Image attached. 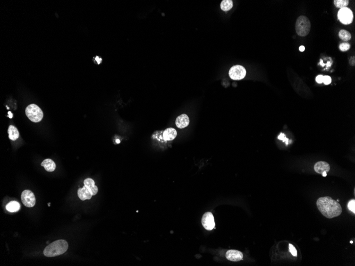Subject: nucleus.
Masks as SVG:
<instances>
[{
	"instance_id": "f8f14e48",
	"label": "nucleus",
	"mask_w": 355,
	"mask_h": 266,
	"mask_svg": "<svg viewBox=\"0 0 355 266\" xmlns=\"http://www.w3.org/2000/svg\"><path fill=\"white\" fill-rule=\"evenodd\" d=\"M78 196L80 199L84 201L91 199L93 195L90 190L84 185L83 188H80L78 190Z\"/></svg>"
},
{
	"instance_id": "dca6fc26",
	"label": "nucleus",
	"mask_w": 355,
	"mask_h": 266,
	"mask_svg": "<svg viewBox=\"0 0 355 266\" xmlns=\"http://www.w3.org/2000/svg\"><path fill=\"white\" fill-rule=\"evenodd\" d=\"M6 210L11 213H15L18 211L20 209V205L18 202L13 201L8 203L6 206Z\"/></svg>"
},
{
	"instance_id": "cd10ccee",
	"label": "nucleus",
	"mask_w": 355,
	"mask_h": 266,
	"mask_svg": "<svg viewBox=\"0 0 355 266\" xmlns=\"http://www.w3.org/2000/svg\"><path fill=\"white\" fill-rule=\"evenodd\" d=\"M305 46H300L299 47V51H300V52H303L305 51Z\"/></svg>"
},
{
	"instance_id": "6e6552de",
	"label": "nucleus",
	"mask_w": 355,
	"mask_h": 266,
	"mask_svg": "<svg viewBox=\"0 0 355 266\" xmlns=\"http://www.w3.org/2000/svg\"><path fill=\"white\" fill-rule=\"evenodd\" d=\"M203 226L205 229L208 231L212 230L214 228V218L213 214L210 212H207L203 216L202 219Z\"/></svg>"
},
{
	"instance_id": "a211bd4d",
	"label": "nucleus",
	"mask_w": 355,
	"mask_h": 266,
	"mask_svg": "<svg viewBox=\"0 0 355 266\" xmlns=\"http://www.w3.org/2000/svg\"><path fill=\"white\" fill-rule=\"evenodd\" d=\"M339 36L341 40L344 41H348L351 39L352 35L349 31L346 30H341L339 33Z\"/></svg>"
},
{
	"instance_id": "c9c22d12",
	"label": "nucleus",
	"mask_w": 355,
	"mask_h": 266,
	"mask_svg": "<svg viewBox=\"0 0 355 266\" xmlns=\"http://www.w3.org/2000/svg\"><path fill=\"white\" fill-rule=\"evenodd\" d=\"M350 243H353V242H352V241H350Z\"/></svg>"
},
{
	"instance_id": "f257e3e1",
	"label": "nucleus",
	"mask_w": 355,
	"mask_h": 266,
	"mask_svg": "<svg viewBox=\"0 0 355 266\" xmlns=\"http://www.w3.org/2000/svg\"><path fill=\"white\" fill-rule=\"evenodd\" d=\"M316 205L322 214L328 218L338 217L342 213V208L340 204L330 197L320 198L317 201Z\"/></svg>"
},
{
	"instance_id": "1a4fd4ad",
	"label": "nucleus",
	"mask_w": 355,
	"mask_h": 266,
	"mask_svg": "<svg viewBox=\"0 0 355 266\" xmlns=\"http://www.w3.org/2000/svg\"><path fill=\"white\" fill-rule=\"evenodd\" d=\"M226 257L228 260L231 261H239L242 260L243 254L242 252L235 250H230L227 251Z\"/></svg>"
},
{
	"instance_id": "aec40b11",
	"label": "nucleus",
	"mask_w": 355,
	"mask_h": 266,
	"mask_svg": "<svg viewBox=\"0 0 355 266\" xmlns=\"http://www.w3.org/2000/svg\"><path fill=\"white\" fill-rule=\"evenodd\" d=\"M84 185L87 187L89 190L95 185L94 181L90 178H88L85 179L84 180Z\"/></svg>"
},
{
	"instance_id": "7ed1b4c3",
	"label": "nucleus",
	"mask_w": 355,
	"mask_h": 266,
	"mask_svg": "<svg viewBox=\"0 0 355 266\" xmlns=\"http://www.w3.org/2000/svg\"><path fill=\"white\" fill-rule=\"evenodd\" d=\"M311 25L309 19L304 15H301L297 19L296 23V31L297 34L302 37L306 36L310 31Z\"/></svg>"
},
{
	"instance_id": "a878e982",
	"label": "nucleus",
	"mask_w": 355,
	"mask_h": 266,
	"mask_svg": "<svg viewBox=\"0 0 355 266\" xmlns=\"http://www.w3.org/2000/svg\"><path fill=\"white\" fill-rule=\"evenodd\" d=\"M285 135H283V134H282V133H281V135H279V137H278V138H279V139H282V140H284V141H285H285H287V144H288V142H287V141H288V139H287V138H284V137H285Z\"/></svg>"
},
{
	"instance_id": "c756f323",
	"label": "nucleus",
	"mask_w": 355,
	"mask_h": 266,
	"mask_svg": "<svg viewBox=\"0 0 355 266\" xmlns=\"http://www.w3.org/2000/svg\"><path fill=\"white\" fill-rule=\"evenodd\" d=\"M8 114H9V118H10V119L13 118V114L11 113V112H8Z\"/></svg>"
},
{
	"instance_id": "9d476101",
	"label": "nucleus",
	"mask_w": 355,
	"mask_h": 266,
	"mask_svg": "<svg viewBox=\"0 0 355 266\" xmlns=\"http://www.w3.org/2000/svg\"><path fill=\"white\" fill-rule=\"evenodd\" d=\"M189 122V117L186 114H183L178 116L175 120V124L178 128H184L188 126Z\"/></svg>"
},
{
	"instance_id": "72a5a7b5",
	"label": "nucleus",
	"mask_w": 355,
	"mask_h": 266,
	"mask_svg": "<svg viewBox=\"0 0 355 266\" xmlns=\"http://www.w3.org/2000/svg\"><path fill=\"white\" fill-rule=\"evenodd\" d=\"M50 205H51V203H48V206H49V207H50Z\"/></svg>"
},
{
	"instance_id": "473e14b6",
	"label": "nucleus",
	"mask_w": 355,
	"mask_h": 266,
	"mask_svg": "<svg viewBox=\"0 0 355 266\" xmlns=\"http://www.w3.org/2000/svg\"><path fill=\"white\" fill-rule=\"evenodd\" d=\"M326 65H327V67H330L331 65V63L330 62L328 61V63L326 64Z\"/></svg>"
},
{
	"instance_id": "f704fd0d",
	"label": "nucleus",
	"mask_w": 355,
	"mask_h": 266,
	"mask_svg": "<svg viewBox=\"0 0 355 266\" xmlns=\"http://www.w3.org/2000/svg\"><path fill=\"white\" fill-rule=\"evenodd\" d=\"M116 141H117V143H119L120 142L119 140H116Z\"/></svg>"
},
{
	"instance_id": "39448f33",
	"label": "nucleus",
	"mask_w": 355,
	"mask_h": 266,
	"mask_svg": "<svg viewBox=\"0 0 355 266\" xmlns=\"http://www.w3.org/2000/svg\"><path fill=\"white\" fill-rule=\"evenodd\" d=\"M338 17L340 22L344 25H349L353 22V13L352 11L347 7L340 9L338 11Z\"/></svg>"
},
{
	"instance_id": "c85d7f7f",
	"label": "nucleus",
	"mask_w": 355,
	"mask_h": 266,
	"mask_svg": "<svg viewBox=\"0 0 355 266\" xmlns=\"http://www.w3.org/2000/svg\"><path fill=\"white\" fill-rule=\"evenodd\" d=\"M96 60L98 62V64H100L101 63V62L102 61V58H99L98 56H97L96 58Z\"/></svg>"
},
{
	"instance_id": "7c9ffc66",
	"label": "nucleus",
	"mask_w": 355,
	"mask_h": 266,
	"mask_svg": "<svg viewBox=\"0 0 355 266\" xmlns=\"http://www.w3.org/2000/svg\"><path fill=\"white\" fill-rule=\"evenodd\" d=\"M320 65H321V66H322V67H324V66L325 65V64L323 63V60H321V61H320Z\"/></svg>"
},
{
	"instance_id": "bb28decb",
	"label": "nucleus",
	"mask_w": 355,
	"mask_h": 266,
	"mask_svg": "<svg viewBox=\"0 0 355 266\" xmlns=\"http://www.w3.org/2000/svg\"><path fill=\"white\" fill-rule=\"evenodd\" d=\"M349 63L352 65H355V57H352L350 58V60L349 61Z\"/></svg>"
},
{
	"instance_id": "4468645a",
	"label": "nucleus",
	"mask_w": 355,
	"mask_h": 266,
	"mask_svg": "<svg viewBox=\"0 0 355 266\" xmlns=\"http://www.w3.org/2000/svg\"><path fill=\"white\" fill-rule=\"evenodd\" d=\"M41 166H43L46 171L52 172L55 169L56 165L52 159H46L44 160L41 163Z\"/></svg>"
},
{
	"instance_id": "f03ea898",
	"label": "nucleus",
	"mask_w": 355,
	"mask_h": 266,
	"mask_svg": "<svg viewBox=\"0 0 355 266\" xmlns=\"http://www.w3.org/2000/svg\"><path fill=\"white\" fill-rule=\"evenodd\" d=\"M68 249L67 242L63 240H59L48 245L45 248L43 253L45 257H56L64 253Z\"/></svg>"
},
{
	"instance_id": "4be33fe9",
	"label": "nucleus",
	"mask_w": 355,
	"mask_h": 266,
	"mask_svg": "<svg viewBox=\"0 0 355 266\" xmlns=\"http://www.w3.org/2000/svg\"><path fill=\"white\" fill-rule=\"evenodd\" d=\"M348 208L354 214L355 213V200L354 199L350 200L348 204Z\"/></svg>"
},
{
	"instance_id": "393cba45",
	"label": "nucleus",
	"mask_w": 355,
	"mask_h": 266,
	"mask_svg": "<svg viewBox=\"0 0 355 266\" xmlns=\"http://www.w3.org/2000/svg\"><path fill=\"white\" fill-rule=\"evenodd\" d=\"M323 76H322V75H318V76H316V81L318 83H323Z\"/></svg>"
},
{
	"instance_id": "2f4dec72",
	"label": "nucleus",
	"mask_w": 355,
	"mask_h": 266,
	"mask_svg": "<svg viewBox=\"0 0 355 266\" xmlns=\"http://www.w3.org/2000/svg\"><path fill=\"white\" fill-rule=\"evenodd\" d=\"M322 174V175H323L324 177H325V176H327V173H326V172H324V173H323Z\"/></svg>"
},
{
	"instance_id": "20e7f679",
	"label": "nucleus",
	"mask_w": 355,
	"mask_h": 266,
	"mask_svg": "<svg viewBox=\"0 0 355 266\" xmlns=\"http://www.w3.org/2000/svg\"><path fill=\"white\" fill-rule=\"evenodd\" d=\"M25 112L28 119L33 122H39L43 119L42 110L35 104H31L28 106Z\"/></svg>"
},
{
	"instance_id": "5701e85b",
	"label": "nucleus",
	"mask_w": 355,
	"mask_h": 266,
	"mask_svg": "<svg viewBox=\"0 0 355 266\" xmlns=\"http://www.w3.org/2000/svg\"><path fill=\"white\" fill-rule=\"evenodd\" d=\"M289 250H290V252H291V253L292 254V256H294V257H297V250H296V248L294 247V245L291 244H289Z\"/></svg>"
},
{
	"instance_id": "6ab92c4d",
	"label": "nucleus",
	"mask_w": 355,
	"mask_h": 266,
	"mask_svg": "<svg viewBox=\"0 0 355 266\" xmlns=\"http://www.w3.org/2000/svg\"><path fill=\"white\" fill-rule=\"evenodd\" d=\"M334 4L338 8L342 9L343 8H346L349 4V1L348 0H335L334 1Z\"/></svg>"
},
{
	"instance_id": "423d86ee",
	"label": "nucleus",
	"mask_w": 355,
	"mask_h": 266,
	"mask_svg": "<svg viewBox=\"0 0 355 266\" xmlns=\"http://www.w3.org/2000/svg\"><path fill=\"white\" fill-rule=\"evenodd\" d=\"M229 74L232 79L239 80L245 78L246 75V70L245 67L242 65H234L230 69Z\"/></svg>"
},
{
	"instance_id": "f3484780",
	"label": "nucleus",
	"mask_w": 355,
	"mask_h": 266,
	"mask_svg": "<svg viewBox=\"0 0 355 266\" xmlns=\"http://www.w3.org/2000/svg\"><path fill=\"white\" fill-rule=\"evenodd\" d=\"M233 7V2L231 0H223L221 3V8L224 11H227Z\"/></svg>"
},
{
	"instance_id": "2eb2a0df",
	"label": "nucleus",
	"mask_w": 355,
	"mask_h": 266,
	"mask_svg": "<svg viewBox=\"0 0 355 266\" xmlns=\"http://www.w3.org/2000/svg\"><path fill=\"white\" fill-rule=\"evenodd\" d=\"M8 133H9V138L10 140L13 141H15L18 139L19 137V133L18 129L15 128V126H9V128H8Z\"/></svg>"
},
{
	"instance_id": "b1692460",
	"label": "nucleus",
	"mask_w": 355,
	"mask_h": 266,
	"mask_svg": "<svg viewBox=\"0 0 355 266\" xmlns=\"http://www.w3.org/2000/svg\"><path fill=\"white\" fill-rule=\"evenodd\" d=\"M332 81V79L330 76H323V83H324L325 85H328L330 84L331 83Z\"/></svg>"
},
{
	"instance_id": "ddd939ff",
	"label": "nucleus",
	"mask_w": 355,
	"mask_h": 266,
	"mask_svg": "<svg viewBox=\"0 0 355 266\" xmlns=\"http://www.w3.org/2000/svg\"><path fill=\"white\" fill-rule=\"evenodd\" d=\"M177 132L175 128H166L163 133V138L165 141L173 140L176 138Z\"/></svg>"
},
{
	"instance_id": "9b49d317",
	"label": "nucleus",
	"mask_w": 355,
	"mask_h": 266,
	"mask_svg": "<svg viewBox=\"0 0 355 266\" xmlns=\"http://www.w3.org/2000/svg\"><path fill=\"white\" fill-rule=\"evenodd\" d=\"M330 169V165L328 164V163L325 162L320 161V162L316 163L315 165H314L315 171L319 174H322L324 172L327 173L328 172H329Z\"/></svg>"
},
{
	"instance_id": "412c9836",
	"label": "nucleus",
	"mask_w": 355,
	"mask_h": 266,
	"mask_svg": "<svg viewBox=\"0 0 355 266\" xmlns=\"http://www.w3.org/2000/svg\"><path fill=\"white\" fill-rule=\"evenodd\" d=\"M350 45L348 43H341L339 46V49L342 52H346V51H348L350 49Z\"/></svg>"
},
{
	"instance_id": "0eeeda50",
	"label": "nucleus",
	"mask_w": 355,
	"mask_h": 266,
	"mask_svg": "<svg viewBox=\"0 0 355 266\" xmlns=\"http://www.w3.org/2000/svg\"><path fill=\"white\" fill-rule=\"evenodd\" d=\"M21 199L23 204L27 207H33L36 203L35 195L30 190L24 191L22 193Z\"/></svg>"
}]
</instances>
